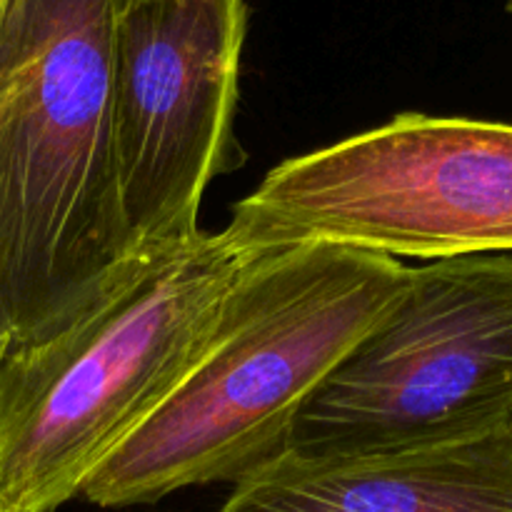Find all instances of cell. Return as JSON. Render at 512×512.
<instances>
[{"label":"cell","instance_id":"10","mask_svg":"<svg viewBox=\"0 0 512 512\" xmlns=\"http://www.w3.org/2000/svg\"><path fill=\"white\" fill-rule=\"evenodd\" d=\"M0 5H3V0H0Z\"/></svg>","mask_w":512,"mask_h":512},{"label":"cell","instance_id":"3","mask_svg":"<svg viewBox=\"0 0 512 512\" xmlns=\"http://www.w3.org/2000/svg\"><path fill=\"white\" fill-rule=\"evenodd\" d=\"M255 253L223 233L143 255L48 338L0 358V512H55L198 358Z\"/></svg>","mask_w":512,"mask_h":512},{"label":"cell","instance_id":"5","mask_svg":"<svg viewBox=\"0 0 512 512\" xmlns=\"http://www.w3.org/2000/svg\"><path fill=\"white\" fill-rule=\"evenodd\" d=\"M500 430H512V253L455 255L410 268L285 453H385Z\"/></svg>","mask_w":512,"mask_h":512},{"label":"cell","instance_id":"8","mask_svg":"<svg viewBox=\"0 0 512 512\" xmlns=\"http://www.w3.org/2000/svg\"><path fill=\"white\" fill-rule=\"evenodd\" d=\"M508 13L512 15V0H508Z\"/></svg>","mask_w":512,"mask_h":512},{"label":"cell","instance_id":"9","mask_svg":"<svg viewBox=\"0 0 512 512\" xmlns=\"http://www.w3.org/2000/svg\"><path fill=\"white\" fill-rule=\"evenodd\" d=\"M3 353H5V348H3V345H0V358H3Z\"/></svg>","mask_w":512,"mask_h":512},{"label":"cell","instance_id":"6","mask_svg":"<svg viewBox=\"0 0 512 512\" xmlns=\"http://www.w3.org/2000/svg\"><path fill=\"white\" fill-rule=\"evenodd\" d=\"M245 28V0L115 3L113 145L135 255L195 238L208 185L243 163Z\"/></svg>","mask_w":512,"mask_h":512},{"label":"cell","instance_id":"4","mask_svg":"<svg viewBox=\"0 0 512 512\" xmlns=\"http://www.w3.org/2000/svg\"><path fill=\"white\" fill-rule=\"evenodd\" d=\"M220 233L240 253L303 243L398 260L512 253V125L400 113L275 165Z\"/></svg>","mask_w":512,"mask_h":512},{"label":"cell","instance_id":"7","mask_svg":"<svg viewBox=\"0 0 512 512\" xmlns=\"http://www.w3.org/2000/svg\"><path fill=\"white\" fill-rule=\"evenodd\" d=\"M218 512H512V430L385 453H283Z\"/></svg>","mask_w":512,"mask_h":512},{"label":"cell","instance_id":"2","mask_svg":"<svg viewBox=\"0 0 512 512\" xmlns=\"http://www.w3.org/2000/svg\"><path fill=\"white\" fill-rule=\"evenodd\" d=\"M118 0L0 5V345L48 338L135 255L113 145Z\"/></svg>","mask_w":512,"mask_h":512},{"label":"cell","instance_id":"1","mask_svg":"<svg viewBox=\"0 0 512 512\" xmlns=\"http://www.w3.org/2000/svg\"><path fill=\"white\" fill-rule=\"evenodd\" d=\"M398 258L333 243L255 253L175 388L83 485L98 508L233 483L285 453L340 360L408 283Z\"/></svg>","mask_w":512,"mask_h":512}]
</instances>
